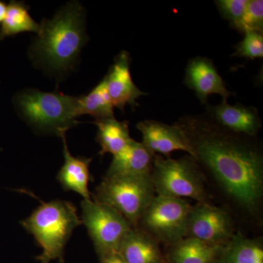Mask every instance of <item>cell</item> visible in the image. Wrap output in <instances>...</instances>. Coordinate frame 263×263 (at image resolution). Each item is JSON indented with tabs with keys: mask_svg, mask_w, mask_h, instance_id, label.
I'll list each match as a JSON object with an SVG mask.
<instances>
[{
	"mask_svg": "<svg viewBox=\"0 0 263 263\" xmlns=\"http://www.w3.org/2000/svg\"><path fill=\"white\" fill-rule=\"evenodd\" d=\"M143 136V146L152 153L169 157L175 151H183L193 157L187 137L176 124L174 125L155 120H145L136 126Z\"/></svg>",
	"mask_w": 263,
	"mask_h": 263,
	"instance_id": "obj_12",
	"label": "cell"
},
{
	"mask_svg": "<svg viewBox=\"0 0 263 263\" xmlns=\"http://www.w3.org/2000/svg\"><path fill=\"white\" fill-rule=\"evenodd\" d=\"M151 176L156 195L211 203L200 164L191 156L176 160L156 155Z\"/></svg>",
	"mask_w": 263,
	"mask_h": 263,
	"instance_id": "obj_5",
	"label": "cell"
},
{
	"mask_svg": "<svg viewBox=\"0 0 263 263\" xmlns=\"http://www.w3.org/2000/svg\"><path fill=\"white\" fill-rule=\"evenodd\" d=\"M30 32L39 34L41 24L32 18L29 8L23 2H10L8 5L6 16L0 28V39Z\"/></svg>",
	"mask_w": 263,
	"mask_h": 263,
	"instance_id": "obj_20",
	"label": "cell"
},
{
	"mask_svg": "<svg viewBox=\"0 0 263 263\" xmlns=\"http://www.w3.org/2000/svg\"><path fill=\"white\" fill-rule=\"evenodd\" d=\"M64 146L65 163L57 175V179L66 191H72L90 200L91 194L88 188L90 181L89 165L91 159L75 157L71 155L65 135L61 136Z\"/></svg>",
	"mask_w": 263,
	"mask_h": 263,
	"instance_id": "obj_15",
	"label": "cell"
},
{
	"mask_svg": "<svg viewBox=\"0 0 263 263\" xmlns=\"http://www.w3.org/2000/svg\"><path fill=\"white\" fill-rule=\"evenodd\" d=\"M162 263H166V262H162ZM168 263H169V262H168Z\"/></svg>",
	"mask_w": 263,
	"mask_h": 263,
	"instance_id": "obj_27",
	"label": "cell"
},
{
	"mask_svg": "<svg viewBox=\"0 0 263 263\" xmlns=\"http://www.w3.org/2000/svg\"><path fill=\"white\" fill-rule=\"evenodd\" d=\"M95 124L98 127L96 140L101 147L100 155L109 153L117 155L133 140L127 121L119 122L114 117L96 120Z\"/></svg>",
	"mask_w": 263,
	"mask_h": 263,
	"instance_id": "obj_19",
	"label": "cell"
},
{
	"mask_svg": "<svg viewBox=\"0 0 263 263\" xmlns=\"http://www.w3.org/2000/svg\"><path fill=\"white\" fill-rule=\"evenodd\" d=\"M249 31L263 32V1L248 0L240 23L239 32Z\"/></svg>",
	"mask_w": 263,
	"mask_h": 263,
	"instance_id": "obj_24",
	"label": "cell"
},
{
	"mask_svg": "<svg viewBox=\"0 0 263 263\" xmlns=\"http://www.w3.org/2000/svg\"><path fill=\"white\" fill-rule=\"evenodd\" d=\"M130 56L122 51L117 57L108 74L104 78L109 98L114 107L124 110L127 105L138 106V99L147 95L137 87L132 78Z\"/></svg>",
	"mask_w": 263,
	"mask_h": 263,
	"instance_id": "obj_13",
	"label": "cell"
},
{
	"mask_svg": "<svg viewBox=\"0 0 263 263\" xmlns=\"http://www.w3.org/2000/svg\"><path fill=\"white\" fill-rule=\"evenodd\" d=\"M79 97L35 89L22 91L16 98L19 111L32 127L61 137L78 124Z\"/></svg>",
	"mask_w": 263,
	"mask_h": 263,
	"instance_id": "obj_4",
	"label": "cell"
},
{
	"mask_svg": "<svg viewBox=\"0 0 263 263\" xmlns=\"http://www.w3.org/2000/svg\"><path fill=\"white\" fill-rule=\"evenodd\" d=\"M192 205L184 199L156 195L138 228L159 243L171 245L186 237Z\"/></svg>",
	"mask_w": 263,
	"mask_h": 263,
	"instance_id": "obj_7",
	"label": "cell"
},
{
	"mask_svg": "<svg viewBox=\"0 0 263 263\" xmlns=\"http://www.w3.org/2000/svg\"><path fill=\"white\" fill-rule=\"evenodd\" d=\"M218 263H263V249L260 241L235 233L221 247Z\"/></svg>",
	"mask_w": 263,
	"mask_h": 263,
	"instance_id": "obj_18",
	"label": "cell"
},
{
	"mask_svg": "<svg viewBox=\"0 0 263 263\" xmlns=\"http://www.w3.org/2000/svg\"><path fill=\"white\" fill-rule=\"evenodd\" d=\"M86 40L84 9L79 3H69L53 18L43 21L32 52L50 68L65 70L76 61Z\"/></svg>",
	"mask_w": 263,
	"mask_h": 263,
	"instance_id": "obj_2",
	"label": "cell"
},
{
	"mask_svg": "<svg viewBox=\"0 0 263 263\" xmlns=\"http://www.w3.org/2000/svg\"><path fill=\"white\" fill-rule=\"evenodd\" d=\"M245 37L235 46L233 57H243L254 60L263 58V33L249 31L245 33Z\"/></svg>",
	"mask_w": 263,
	"mask_h": 263,
	"instance_id": "obj_22",
	"label": "cell"
},
{
	"mask_svg": "<svg viewBox=\"0 0 263 263\" xmlns=\"http://www.w3.org/2000/svg\"><path fill=\"white\" fill-rule=\"evenodd\" d=\"M248 0H216L214 2L219 14L230 22V27L239 32Z\"/></svg>",
	"mask_w": 263,
	"mask_h": 263,
	"instance_id": "obj_23",
	"label": "cell"
},
{
	"mask_svg": "<svg viewBox=\"0 0 263 263\" xmlns=\"http://www.w3.org/2000/svg\"><path fill=\"white\" fill-rule=\"evenodd\" d=\"M183 84L193 90L202 105H207L212 95H220L222 100H228L234 95L227 88L213 60L207 57H197L189 60Z\"/></svg>",
	"mask_w": 263,
	"mask_h": 263,
	"instance_id": "obj_10",
	"label": "cell"
},
{
	"mask_svg": "<svg viewBox=\"0 0 263 263\" xmlns=\"http://www.w3.org/2000/svg\"><path fill=\"white\" fill-rule=\"evenodd\" d=\"M175 124L187 137L193 158L227 195L247 212H255L263 195V155L254 138L224 129L205 114L183 116Z\"/></svg>",
	"mask_w": 263,
	"mask_h": 263,
	"instance_id": "obj_1",
	"label": "cell"
},
{
	"mask_svg": "<svg viewBox=\"0 0 263 263\" xmlns=\"http://www.w3.org/2000/svg\"><path fill=\"white\" fill-rule=\"evenodd\" d=\"M205 114L221 127L249 138H255L262 128L258 110L253 106L240 103L232 105L228 100H222L219 105L207 104Z\"/></svg>",
	"mask_w": 263,
	"mask_h": 263,
	"instance_id": "obj_11",
	"label": "cell"
},
{
	"mask_svg": "<svg viewBox=\"0 0 263 263\" xmlns=\"http://www.w3.org/2000/svg\"><path fill=\"white\" fill-rule=\"evenodd\" d=\"M81 224L73 203L60 200L42 202L22 221V226L42 248V253L37 257L40 263L63 262L66 243Z\"/></svg>",
	"mask_w": 263,
	"mask_h": 263,
	"instance_id": "obj_3",
	"label": "cell"
},
{
	"mask_svg": "<svg viewBox=\"0 0 263 263\" xmlns=\"http://www.w3.org/2000/svg\"><path fill=\"white\" fill-rule=\"evenodd\" d=\"M81 221L88 230L100 258L119 252L123 240L133 228L117 211L95 200L81 202Z\"/></svg>",
	"mask_w": 263,
	"mask_h": 263,
	"instance_id": "obj_8",
	"label": "cell"
},
{
	"mask_svg": "<svg viewBox=\"0 0 263 263\" xmlns=\"http://www.w3.org/2000/svg\"><path fill=\"white\" fill-rule=\"evenodd\" d=\"M156 193L151 174L138 176H105L97 186L95 200L108 205L138 228Z\"/></svg>",
	"mask_w": 263,
	"mask_h": 263,
	"instance_id": "obj_6",
	"label": "cell"
},
{
	"mask_svg": "<svg viewBox=\"0 0 263 263\" xmlns=\"http://www.w3.org/2000/svg\"><path fill=\"white\" fill-rule=\"evenodd\" d=\"M159 242L140 228H133L123 240L119 253L125 263H162Z\"/></svg>",
	"mask_w": 263,
	"mask_h": 263,
	"instance_id": "obj_16",
	"label": "cell"
},
{
	"mask_svg": "<svg viewBox=\"0 0 263 263\" xmlns=\"http://www.w3.org/2000/svg\"><path fill=\"white\" fill-rule=\"evenodd\" d=\"M101 263H125L119 252H113L100 258Z\"/></svg>",
	"mask_w": 263,
	"mask_h": 263,
	"instance_id": "obj_25",
	"label": "cell"
},
{
	"mask_svg": "<svg viewBox=\"0 0 263 263\" xmlns=\"http://www.w3.org/2000/svg\"><path fill=\"white\" fill-rule=\"evenodd\" d=\"M8 5L5 4L3 2L0 1V23H3L6 16Z\"/></svg>",
	"mask_w": 263,
	"mask_h": 263,
	"instance_id": "obj_26",
	"label": "cell"
},
{
	"mask_svg": "<svg viewBox=\"0 0 263 263\" xmlns=\"http://www.w3.org/2000/svg\"><path fill=\"white\" fill-rule=\"evenodd\" d=\"M221 247L186 237L169 245V263H214Z\"/></svg>",
	"mask_w": 263,
	"mask_h": 263,
	"instance_id": "obj_17",
	"label": "cell"
},
{
	"mask_svg": "<svg viewBox=\"0 0 263 263\" xmlns=\"http://www.w3.org/2000/svg\"><path fill=\"white\" fill-rule=\"evenodd\" d=\"M114 107L111 103L105 79H103L89 94L79 97L78 114L89 115L96 120L114 117Z\"/></svg>",
	"mask_w": 263,
	"mask_h": 263,
	"instance_id": "obj_21",
	"label": "cell"
},
{
	"mask_svg": "<svg viewBox=\"0 0 263 263\" xmlns=\"http://www.w3.org/2000/svg\"><path fill=\"white\" fill-rule=\"evenodd\" d=\"M155 154L143 143L132 140L127 147L113 156L105 176H138L152 173Z\"/></svg>",
	"mask_w": 263,
	"mask_h": 263,
	"instance_id": "obj_14",
	"label": "cell"
},
{
	"mask_svg": "<svg viewBox=\"0 0 263 263\" xmlns=\"http://www.w3.org/2000/svg\"><path fill=\"white\" fill-rule=\"evenodd\" d=\"M235 233L233 219L224 209L200 202L192 206L186 224V238L223 247Z\"/></svg>",
	"mask_w": 263,
	"mask_h": 263,
	"instance_id": "obj_9",
	"label": "cell"
}]
</instances>
